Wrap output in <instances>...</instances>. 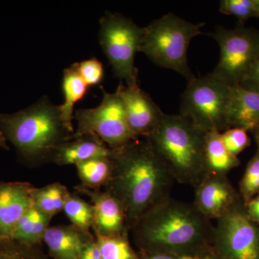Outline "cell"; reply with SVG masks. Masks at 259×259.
Wrapping results in <instances>:
<instances>
[{"instance_id": "6da1fadb", "label": "cell", "mask_w": 259, "mask_h": 259, "mask_svg": "<svg viewBox=\"0 0 259 259\" xmlns=\"http://www.w3.org/2000/svg\"><path fill=\"white\" fill-rule=\"evenodd\" d=\"M112 151L113 173L104 190L123 206L130 233L145 213L171 197L175 181L145 138Z\"/></svg>"}, {"instance_id": "7a4b0ae2", "label": "cell", "mask_w": 259, "mask_h": 259, "mask_svg": "<svg viewBox=\"0 0 259 259\" xmlns=\"http://www.w3.org/2000/svg\"><path fill=\"white\" fill-rule=\"evenodd\" d=\"M214 228L193 203L170 197L145 213L129 235L139 252L197 256L212 248Z\"/></svg>"}, {"instance_id": "3957f363", "label": "cell", "mask_w": 259, "mask_h": 259, "mask_svg": "<svg viewBox=\"0 0 259 259\" xmlns=\"http://www.w3.org/2000/svg\"><path fill=\"white\" fill-rule=\"evenodd\" d=\"M0 131L14 146L18 158L32 167L52 162L56 148L74 134L65 124L60 105L46 97L15 113H0Z\"/></svg>"}, {"instance_id": "277c9868", "label": "cell", "mask_w": 259, "mask_h": 259, "mask_svg": "<svg viewBox=\"0 0 259 259\" xmlns=\"http://www.w3.org/2000/svg\"><path fill=\"white\" fill-rule=\"evenodd\" d=\"M206 133L178 115L164 114L148 137L175 182L195 188L207 176L204 163Z\"/></svg>"}, {"instance_id": "5b68a950", "label": "cell", "mask_w": 259, "mask_h": 259, "mask_svg": "<svg viewBox=\"0 0 259 259\" xmlns=\"http://www.w3.org/2000/svg\"><path fill=\"white\" fill-rule=\"evenodd\" d=\"M204 23H192L174 13L163 15L144 28L139 51L160 67L174 70L187 81L194 79L187 51L194 37L202 33Z\"/></svg>"}, {"instance_id": "8992f818", "label": "cell", "mask_w": 259, "mask_h": 259, "mask_svg": "<svg viewBox=\"0 0 259 259\" xmlns=\"http://www.w3.org/2000/svg\"><path fill=\"white\" fill-rule=\"evenodd\" d=\"M231 87L212 74L188 81L182 96L180 115L207 133L229 129L228 109Z\"/></svg>"}, {"instance_id": "52a82bcc", "label": "cell", "mask_w": 259, "mask_h": 259, "mask_svg": "<svg viewBox=\"0 0 259 259\" xmlns=\"http://www.w3.org/2000/svg\"><path fill=\"white\" fill-rule=\"evenodd\" d=\"M99 40L115 76L127 86L139 85L135 56L139 51L144 28L124 15L107 12L100 19Z\"/></svg>"}, {"instance_id": "ba28073f", "label": "cell", "mask_w": 259, "mask_h": 259, "mask_svg": "<svg viewBox=\"0 0 259 259\" xmlns=\"http://www.w3.org/2000/svg\"><path fill=\"white\" fill-rule=\"evenodd\" d=\"M221 51L213 72L218 79L230 87L237 86L259 56V30L238 23L233 29L218 26L209 34Z\"/></svg>"}, {"instance_id": "9c48e42d", "label": "cell", "mask_w": 259, "mask_h": 259, "mask_svg": "<svg viewBox=\"0 0 259 259\" xmlns=\"http://www.w3.org/2000/svg\"><path fill=\"white\" fill-rule=\"evenodd\" d=\"M74 118L77 122V128L71 138L85 135L95 136L112 150L118 149L139 139L129 128L122 100L117 90L115 93L104 91L99 106L76 110Z\"/></svg>"}, {"instance_id": "30bf717a", "label": "cell", "mask_w": 259, "mask_h": 259, "mask_svg": "<svg viewBox=\"0 0 259 259\" xmlns=\"http://www.w3.org/2000/svg\"><path fill=\"white\" fill-rule=\"evenodd\" d=\"M214 225L212 248L223 259H259V226L236 204Z\"/></svg>"}, {"instance_id": "8fae6325", "label": "cell", "mask_w": 259, "mask_h": 259, "mask_svg": "<svg viewBox=\"0 0 259 259\" xmlns=\"http://www.w3.org/2000/svg\"><path fill=\"white\" fill-rule=\"evenodd\" d=\"M194 189L192 203L211 221H218L243 201L226 175H207Z\"/></svg>"}, {"instance_id": "7c38bea8", "label": "cell", "mask_w": 259, "mask_h": 259, "mask_svg": "<svg viewBox=\"0 0 259 259\" xmlns=\"http://www.w3.org/2000/svg\"><path fill=\"white\" fill-rule=\"evenodd\" d=\"M120 95L126 120L131 132L137 138H146L157 128L164 112L139 85L117 89Z\"/></svg>"}, {"instance_id": "4fadbf2b", "label": "cell", "mask_w": 259, "mask_h": 259, "mask_svg": "<svg viewBox=\"0 0 259 259\" xmlns=\"http://www.w3.org/2000/svg\"><path fill=\"white\" fill-rule=\"evenodd\" d=\"M76 194L88 196L94 209V234L120 236L129 234L127 218L120 201L107 191L75 187Z\"/></svg>"}, {"instance_id": "5bb4252c", "label": "cell", "mask_w": 259, "mask_h": 259, "mask_svg": "<svg viewBox=\"0 0 259 259\" xmlns=\"http://www.w3.org/2000/svg\"><path fill=\"white\" fill-rule=\"evenodd\" d=\"M34 188L28 182H0V239L12 238L19 221L33 206Z\"/></svg>"}, {"instance_id": "9a60e30c", "label": "cell", "mask_w": 259, "mask_h": 259, "mask_svg": "<svg viewBox=\"0 0 259 259\" xmlns=\"http://www.w3.org/2000/svg\"><path fill=\"white\" fill-rule=\"evenodd\" d=\"M95 239L72 225L49 227L42 242L52 259H80L83 249Z\"/></svg>"}, {"instance_id": "2e32d148", "label": "cell", "mask_w": 259, "mask_h": 259, "mask_svg": "<svg viewBox=\"0 0 259 259\" xmlns=\"http://www.w3.org/2000/svg\"><path fill=\"white\" fill-rule=\"evenodd\" d=\"M112 149L93 136L71 138L56 148L52 162L59 166L75 165L92 158L111 156Z\"/></svg>"}, {"instance_id": "e0dca14e", "label": "cell", "mask_w": 259, "mask_h": 259, "mask_svg": "<svg viewBox=\"0 0 259 259\" xmlns=\"http://www.w3.org/2000/svg\"><path fill=\"white\" fill-rule=\"evenodd\" d=\"M229 128L251 131L259 125V94L240 85L232 87L228 109Z\"/></svg>"}, {"instance_id": "ac0fdd59", "label": "cell", "mask_w": 259, "mask_h": 259, "mask_svg": "<svg viewBox=\"0 0 259 259\" xmlns=\"http://www.w3.org/2000/svg\"><path fill=\"white\" fill-rule=\"evenodd\" d=\"M204 163L207 175H228L241 164L238 156L232 154L223 144L221 133L212 131L206 133L204 143Z\"/></svg>"}, {"instance_id": "d6986e66", "label": "cell", "mask_w": 259, "mask_h": 259, "mask_svg": "<svg viewBox=\"0 0 259 259\" xmlns=\"http://www.w3.org/2000/svg\"><path fill=\"white\" fill-rule=\"evenodd\" d=\"M62 90L64 102L60 105L61 115L66 126L74 132L72 125L74 105L83 99L88 91V87L80 76L77 63L64 69Z\"/></svg>"}, {"instance_id": "ffe728a7", "label": "cell", "mask_w": 259, "mask_h": 259, "mask_svg": "<svg viewBox=\"0 0 259 259\" xmlns=\"http://www.w3.org/2000/svg\"><path fill=\"white\" fill-rule=\"evenodd\" d=\"M52 219L33 204L19 221L12 239L28 244H41Z\"/></svg>"}, {"instance_id": "44dd1931", "label": "cell", "mask_w": 259, "mask_h": 259, "mask_svg": "<svg viewBox=\"0 0 259 259\" xmlns=\"http://www.w3.org/2000/svg\"><path fill=\"white\" fill-rule=\"evenodd\" d=\"M76 167L81 187L91 190H102L111 180L114 163L111 156H106L81 162Z\"/></svg>"}, {"instance_id": "7402d4cb", "label": "cell", "mask_w": 259, "mask_h": 259, "mask_svg": "<svg viewBox=\"0 0 259 259\" xmlns=\"http://www.w3.org/2000/svg\"><path fill=\"white\" fill-rule=\"evenodd\" d=\"M71 192L60 182H54L32 191L34 205L53 218L64 209Z\"/></svg>"}, {"instance_id": "603a6c76", "label": "cell", "mask_w": 259, "mask_h": 259, "mask_svg": "<svg viewBox=\"0 0 259 259\" xmlns=\"http://www.w3.org/2000/svg\"><path fill=\"white\" fill-rule=\"evenodd\" d=\"M102 259H141L130 241V235L105 236L94 234Z\"/></svg>"}, {"instance_id": "cb8c5ba5", "label": "cell", "mask_w": 259, "mask_h": 259, "mask_svg": "<svg viewBox=\"0 0 259 259\" xmlns=\"http://www.w3.org/2000/svg\"><path fill=\"white\" fill-rule=\"evenodd\" d=\"M71 225L88 235H93L94 209L90 202L81 198L79 194L71 193L63 209Z\"/></svg>"}, {"instance_id": "d4e9b609", "label": "cell", "mask_w": 259, "mask_h": 259, "mask_svg": "<svg viewBox=\"0 0 259 259\" xmlns=\"http://www.w3.org/2000/svg\"><path fill=\"white\" fill-rule=\"evenodd\" d=\"M0 259H51L41 244H28L12 239H0Z\"/></svg>"}, {"instance_id": "484cf974", "label": "cell", "mask_w": 259, "mask_h": 259, "mask_svg": "<svg viewBox=\"0 0 259 259\" xmlns=\"http://www.w3.org/2000/svg\"><path fill=\"white\" fill-rule=\"evenodd\" d=\"M219 10L223 14L236 17L238 23L244 24L248 19H259V0H222Z\"/></svg>"}, {"instance_id": "4316f807", "label": "cell", "mask_w": 259, "mask_h": 259, "mask_svg": "<svg viewBox=\"0 0 259 259\" xmlns=\"http://www.w3.org/2000/svg\"><path fill=\"white\" fill-rule=\"evenodd\" d=\"M238 192L244 204L259 193V151H258L247 163L244 174L239 182Z\"/></svg>"}, {"instance_id": "83f0119b", "label": "cell", "mask_w": 259, "mask_h": 259, "mask_svg": "<svg viewBox=\"0 0 259 259\" xmlns=\"http://www.w3.org/2000/svg\"><path fill=\"white\" fill-rule=\"evenodd\" d=\"M221 139L227 149L236 156L250 145L248 131L238 127H231L221 133Z\"/></svg>"}, {"instance_id": "f1b7e54d", "label": "cell", "mask_w": 259, "mask_h": 259, "mask_svg": "<svg viewBox=\"0 0 259 259\" xmlns=\"http://www.w3.org/2000/svg\"><path fill=\"white\" fill-rule=\"evenodd\" d=\"M77 64L80 76L88 88L100 84L104 79L105 69L98 59L93 58Z\"/></svg>"}, {"instance_id": "f546056e", "label": "cell", "mask_w": 259, "mask_h": 259, "mask_svg": "<svg viewBox=\"0 0 259 259\" xmlns=\"http://www.w3.org/2000/svg\"><path fill=\"white\" fill-rule=\"evenodd\" d=\"M239 85L245 90L259 94V56Z\"/></svg>"}, {"instance_id": "4dcf8cb0", "label": "cell", "mask_w": 259, "mask_h": 259, "mask_svg": "<svg viewBox=\"0 0 259 259\" xmlns=\"http://www.w3.org/2000/svg\"><path fill=\"white\" fill-rule=\"evenodd\" d=\"M244 207L248 217L259 226V193L245 203Z\"/></svg>"}, {"instance_id": "1f68e13d", "label": "cell", "mask_w": 259, "mask_h": 259, "mask_svg": "<svg viewBox=\"0 0 259 259\" xmlns=\"http://www.w3.org/2000/svg\"><path fill=\"white\" fill-rule=\"evenodd\" d=\"M141 259H198L199 255H186L163 253L139 252Z\"/></svg>"}, {"instance_id": "d6a6232c", "label": "cell", "mask_w": 259, "mask_h": 259, "mask_svg": "<svg viewBox=\"0 0 259 259\" xmlns=\"http://www.w3.org/2000/svg\"><path fill=\"white\" fill-rule=\"evenodd\" d=\"M80 259H102L96 240L90 242L83 249Z\"/></svg>"}, {"instance_id": "836d02e7", "label": "cell", "mask_w": 259, "mask_h": 259, "mask_svg": "<svg viewBox=\"0 0 259 259\" xmlns=\"http://www.w3.org/2000/svg\"><path fill=\"white\" fill-rule=\"evenodd\" d=\"M198 259H223L219 255L214 251V250L213 249V248H211L207 251H206L205 253H204L203 254L200 255L199 256Z\"/></svg>"}, {"instance_id": "e575fe53", "label": "cell", "mask_w": 259, "mask_h": 259, "mask_svg": "<svg viewBox=\"0 0 259 259\" xmlns=\"http://www.w3.org/2000/svg\"><path fill=\"white\" fill-rule=\"evenodd\" d=\"M250 133L253 135L255 143H256L257 148H257V151H259V125L256 126L255 128L252 130Z\"/></svg>"}, {"instance_id": "d590c367", "label": "cell", "mask_w": 259, "mask_h": 259, "mask_svg": "<svg viewBox=\"0 0 259 259\" xmlns=\"http://www.w3.org/2000/svg\"><path fill=\"white\" fill-rule=\"evenodd\" d=\"M7 139L4 134L0 131V147L4 148L5 150H9V146L7 144Z\"/></svg>"}]
</instances>
